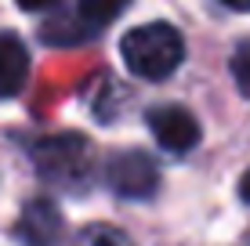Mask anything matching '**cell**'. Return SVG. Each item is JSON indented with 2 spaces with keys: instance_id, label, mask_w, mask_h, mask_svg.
<instances>
[{
  "instance_id": "cell-1",
  "label": "cell",
  "mask_w": 250,
  "mask_h": 246,
  "mask_svg": "<svg viewBox=\"0 0 250 246\" xmlns=\"http://www.w3.org/2000/svg\"><path fill=\"white\" fill-rule=\"evenodd\" d=\"M124 65L142 80H167L185 62V40L167 22H145L120 40Z\"/></svg>"
},
{
  "instance_id": "cell-2",
  "label": "cell",
  "mask_w": 250,
  "mask_h": 246,
  "mask_svg": "<svg viewBox=\"0 0 250 246\" xmlns=\"http://www.w3.org/2000/svg\"><path fill=\"white\" fill-rule=\"evenodd\" d=\"M33 163H37V174L58 189H87L94 152L80 134H58L33 145Z\"/></svg>"
},
{
  "instance_id": "cell-3",
  "label": "cell",
  "mask_w": 250,
  "mask_h": 246,
  "mask_svg": "<svg viewBox=\"0 0 250 246\" xmlns=\"http://www.w3.org/2000/svg\"><path fill=\"white\" fill-rule=\"evenodd\" d=\"M105 181H109V189H113L120 199H152L156 189H160V170L145 152L131 149V152L109 156Z\"/></svg>"
},
{
  "instance_id": "cell-4",
  "label": "cell",
  "mask_w": 250,
  "mask_h": 246,
  "mask_svg": "<svg viewBox=\"0 0 250 246\" xmlns=\"http://www.w3.org/2000/svg\"><path fill=\"white\" fill-rule=\"evenodd\" d=\"M149 131L167 152H188L200 141V123L182 105H156L149 113Z\"/></svg>"
},
{
  "instance_id": "cell-5",
  "label": "cell",
  "mask_w": 250,
  "mask_h": 246,
  "mask_svg": "<svg viewBox=\"0 0 250 246\" xmlns=\"http://www.w3.org/2000/svg\"><path fill=\"white\" fill-rule=\"evenodd\" d=\"M29 80V51L15 33H0V98H15Z\"/></svg>"
},
{
  "instance_id": "cell-6",
  "label": "cell",
  "mask_w": 250,
  "mask_h": 246,
  "mask_svg": "<svg viewBox=\"0 0 250 246\" xmlns=\"http://www.w3.org/2000/svg\"><path fill=\"white\" fill-rule=\"evenodd\" d=\"M131 0H80V19L87 25H105L116 15H124V7Z\"/></svg>"
},
{
  "instance_id": "cell-7",
  "label": "cell",
  "mask_w": 250,
  "mask_h": 246,
  "mask_svg": "<svg viewBox=\"0 0 250 246\" xmlns=\"http://www.w3.org/2000/svg\"><path fill=\"white\" fill-rule=\"evenodd\" d=\"M80 246H134V243L109 225H91L80 232Z\"/></svg>"
},
{
  "instance_id": "cell-8",
  "label": "cell",
  "mask_w": 250,
  "mask_h": 246,
  "mask_svg": "<svg viewBox=\"0 0 250 246\" xmlns=\"http://www.w3.org/2000/svg\"><path fill=\"white\" fill-rule=\"evenodd\" d=\"M232 76H236L239 91L250 98V44H243L236 51V58H232Z\"/></svg>"
},
{
  "instance_id": "cell-9",
  "label": "cell",
  "mask_w": 250,
  "mask_h": 246,
  "mask_svg": "<svg viewBox=\"0 0 250 246\" xmlns=\"http://www.w3.org/2000/svg\"><path fill=\"white\" fill-rule=\"evenodd\" d=\"M15 4H19L22 11H47V7L62 4V0H15Z\"/></svg>"
},
{
  "instance_id": "cell-10",
  "label": "cell",
  "mask_w": 250,
  "mask_h": 246,
  "mask_svg": "<svg viewBox=\"0 0 250 246\" xmlns=\"http://www.w3.org/2000/svg\"><path fill=\"white\" fill-rule=\"evenodd\" d=\"M239 196H243V203H250V170L239 177Z\"/></svg>"
},
{
  "instance_id": "cell-11",
  "label": "cell",
  "mask_w": 250,
  "mask_h": 246,
  "mask_svg": "<svg viewBox=\"0 0 250 246\" xmlns=\"http://www.w3.org/2000/svg\"><path fill=\"white\" fill-rule=\"evenodd\" d=\"M225 7H232V11H250V0H221Z\"/></svg>"
}]
</instances>
